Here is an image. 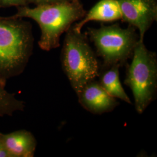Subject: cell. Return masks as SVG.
Segmentation results:
<instances>
[{
  "instance_id": "5b68a950",
  "label": "cell",
  "mask_w": 157,
  "mask_h": 157,
  "mask_svg": "<svg viewBox=\"0 0 157 157\" xmlns=\"http://www.w3.org/2000/svg\"><path fill=\"white\" fill-rule=\"evenodd\" d=\"M87 34L95 45L97 55L102 59L101 69L127 65L139 40V35L133 26L129 25L128 28L124 29L119 24L101 25L99 28H88Z\"/></svg>"
},
{
  "instance_id": "277c9868",
  "label": "cell",
  "mask_w": 157,
  "mask_h": 157,
  "mask_svg": "<svg viewBox=\"0 0 157 157\" xmlns=\"http://www.w3.org/2000/svg\"><path fill=\"white\" fill-rule=\"evenodd\" d=\"M132 58L124 83L132 91L136 111L142 114L157 98V54L139 40Z\"/></svg>"
},
{
  "instance_id": "30bf717a",
  "label": "cell",
  "mask_w": 157,
  "mask_h": 157,
  "mask_svg": "<svg viewBox=\"0 0 157 157\" xmlns=\"http://www.w3.org/2000/svg\"><path fill=\"white\" fill-rule=\"evenodd\" d=\"M119 68L118 65H113L105 69H101L98 82L109 95L131 104V100L120 81Z\"/></svg>"
},
{
  "instance_id": "4fadbf2b",
  "label": "cell",
  "mask_w": 157,
  "mask_h": 157,
  "mask_svg": "<svg viewBox=\"0 0 157 157\" xmlns=\"http://www.w3.org/2000/svg\"><path fill=\"white\" fill-rule=\"evenodd\" d=\"M73 0H27L28 3H33L36 6L41 5V4H52L56 2H65V1H71Z\"/></svg>"
},
{
  "instance_id": "ba28073f",
  "label": "cell",
  "mask_w": 157,
  "mask_h": 157,
  "mask_svg": "<svg viewBox=\"0 0 157 157\" xmlns=\"http://www.w3.org/2000/svg\"><path fill=\"white\" fill-rule=\"evenodd\" d=\"M12 157H33L37 142L30 132L22 129L0 137Z\"/></svg>"
},
{
  "instance_id": "9c48e42d",
  "label": "cell",
  "mask_w": 157,
  "mask_h": 157,
  "mask_svg": "<svg viewBox=\"0 0 157 157\" xmlns=\"http://www.w3.org/2000/svg\"><path fill=\"white\" fill-rule=\"evenodd\" d=\"M122 17L118 0H101L72 27L76 32H80L84 25L90 21L113 22L122 19Z\"/></svg>"
},
{
  "instance_id": "8fae6325",
  "label": "cell",
  "mask_w": 157,
  "mask_h": 157,
  "mask_svg": "<svg viewBox=\"0 0 157 157\" xmlns=\"http://www.w3.org/2000/svg\"><path fill=\"white\" fill-rule=\"evenodd\" d=\"M6 82L0 79V117H12L16 112L23 111L24 101L19 100L15 95L6 88Z\"/></svg>"
},
{
  "instance_id": "8992f818",
  "label": "cell",
  "mask_w": 157,
  "mask_h": 157,
  "mask_svg": "<svg viewBox=\"0 0 157 157\" xmlns=\"http://www.w3.org/2000/svg\"><path fill=\"white\" fill-rule=\"evenodd\" d=\"M122 12V20L137 29L139 40L157 19V0H118Z\"/></svg>"
},
{
  "instance_id": "7a4b0ae2",
  "label": "cell",
  "mask_w": 157,
  "mask_h": 157,
  "mask_svg": "<svg viewBox=\"0 0 157 157\" xmlns=\"http://www.w3.org/2000/svg\"><path fill=\"white\" fill-rule=\"evenodd\" d=\"M32 28L22 18L0 17V79L21 75L32 54Z\"/></svg>"
},
{
  "instance_id": "52a82bcc",
  "label": "cell",
  "mask_w": 157,
  "mask_h": 157,
  "mask_svg": "<svg viewBox=\"0 0 157 157\" xmlns=\"http://www.w3.org/2000/svg\"><path fill=\"white\" fill-rule=\"evenodd\" d=\"M77 95L80 105L93 114L111 112L119 105L117 98L107 93L95 80L86 84Z\"/></svg>"
},
{
  "instance_id": "3957f363",
  "label": "cell",
  "mask_w": 157,
  "mask_h": 157,
  "mask_svg": "<svg viewBox=\"0 0 157 157\" xmlns=\"http://www.w3.org/2000/svg\"><path fill=\"white\" fill-rule=\"evenodd\" d=\"M61 60L62 69L76 94L100 72L101 66L86 35L72 26L65 35Z\"/></svg>"
},
{
  "instance_id": "5bb4252c",
  "label": "cell",
  "mask_w": 157,
  "mask_h": 157,
  "mask_svg": "<svg viewBox=\"0 0 157 157\" xmlns=\"http://www.w3.org/2000/svg\"><path fill=\"white\" fill-rule=\"evenodd\" d=\"M1 137V136H0ZM0 157H12L10 152L6 148V146L0 139Z\"/></svg>"
},
{
  "instance_id": "6da1fadb",
  "label": "cell",
  "mask_w": 157,
  "mask_h": 157,
  "mask_svg": "<svg viewBox=\"0 0 157 157\" xmlns=\"http://www.w3.org/2000/svg\"><path fill=\"white\" fill-rule=\"evenodd\" d=\"M86 12L80 0L17 7L12 17L30 18L37 23L41 30L40 48L50 51L60 46V37L73 23L83 18Z\"/></svg>"
},
{
  "instance_id": "9a60e30c",
  "label": "cell",
  "mask_w": 157,
  "mask_h": 157,
  "mask_svg": "<svg viewBox=\"0 0 157 157\" xmlns=\"http://www.w3.org/2000/svg\"><path fill=\"white\" fill-rule=\"evenodd\" d=\"M1 133H1V132H0V136H1Z\"/></svg>"
},
{
  "instance_id": "7c38bea8",
  "label": "cell",
  "mask_w": 157,
  "mask_h": 157,
  "mask_svg": "<svg viewBox=\"0 0 157 157\" xmlns=\"http://www.w3.org/2000/svg\"><path fill=\"white\" fill-rule=\"evenodd\" d=\"M27 0H0V6H27Z\"/></svg>"
}]
</instances>
